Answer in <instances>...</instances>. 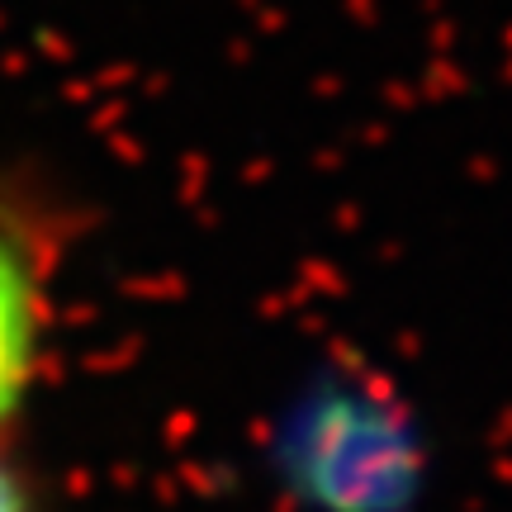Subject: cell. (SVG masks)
I'll return each instance as SVG.
<instances>
[{
	"instance_id": "1",
	"label": "cell",
	"mask_w": 512,
	"mask_h": 512,
	"mask_svg": "<svg viewBox=\"0 0 512 512\" xmlns=\"http://www.w3.org/2000/svg\"><path fill=\"white\" fill-rule=\"evenodd\" d=\"M38 332H43L38 275L15 242L0 233V422L15 413L29 389L38 361Z\"/></svg>"
},
{
	"instance_id": "2",
	"label": "cell",
	"mask_w": 512,
	"mask_h": 512,
	"mask_svg": "<svg viewBox=\"0 0 512 512\" xmlns=\"http://www.w3.org/2000/svg\"><path fill=\"white\" fill-rule=\"evenodd\" d=\"M0 512H24V498H19V489H15V479L0 470Z\"/></svg>"
}]
</instances>
